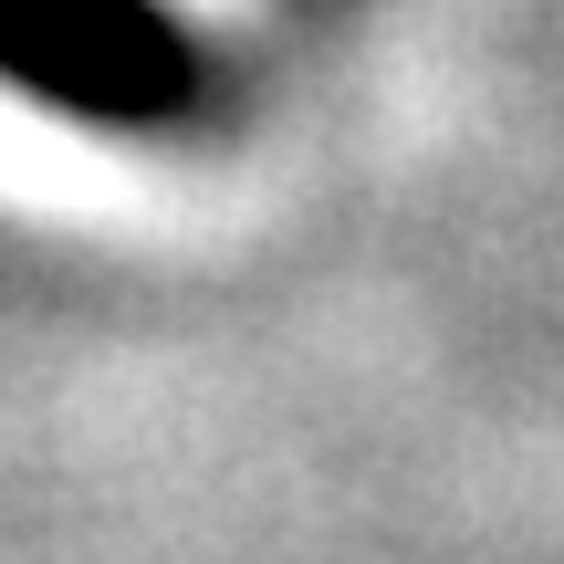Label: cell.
<instances>
[{"mask_svg": "<svg viewBox=\"0 0 564 564\" xmlns=\"http://www.w3.org/2000/svg\"><path fill=\"white\" fill-rule=\"evenodd\" d=\"M0 84L95 137H188L220 105V42L178 0H0Z\"/></svg>", "mask_w": 564, "mask_h": 564, "instance_id": "1", "label": "cell"}]
</instances>
